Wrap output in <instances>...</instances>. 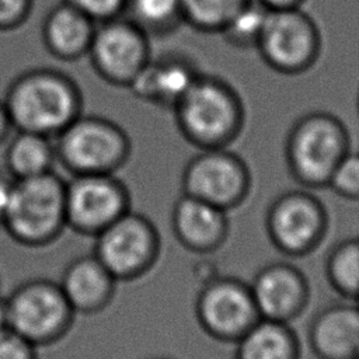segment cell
Returning a JSON list of instances; mask_svg holds the SVG:
<instances>
[{
  "instance_id": "cell-1",
  "label": "cell",
  "mask_w": 359,
  "mask_h": 359,
  "mask_svg": "<svg viewBox=\"0 0 359 359\" xmlns=\"http://www.w3.org/2000/svg\"><path fill=\"white\" fill-rule=\"evenodd\" d=\"M15 130L55 139L81 115V95L66 74L35 69L20 74L3 100Z\"/></svg>"
},
{
  "instance_id": "cell-2",
  "label": "cell",
  "mask_w": 359,
  "mask_h": 359,
  "mask_svg": "<svg viewBox=\"0 0 359 359\" xmlns=\"http://www.w3.org/2000/svg\"><path fill=\"white\" fill-rule=\"evenodd\" d=\"M172 111L184 139L199 150L229 147L245 122L244 102L236 88L217 76L203 73Z\"/></svg>"
},
{
  "instance_id": "cell-3",
  "label": "cell",
  "mask_w": 359,
  "mask_h": 359,
  "mask_svg": "<svg viewBox=\"0 0 359 359\" xmlns=\"http://www.w3.org/2000/svg\"><path fill=\"white\" fill-rule=\"evenodd\" d=\"M349 144V132L338 116L325 111L304 114L286 135L287 170L302 188H325L335 167L351 150Z\"/></svg>"
},
{
  "instance_id": "cell-4",
  "label": "cell",
  "mask_w": 359,
  "mask_h": 359,
  "mask_svg": "<svg viewBox=\"0 0 359 359\" xmlns=\"http://www.w3.org/2000/svg\"><path fill=\"white\" fill-rule=\"evenodd\" d=\"M1 227L18 244L39 248L67 227L66 181L55 171L15 180Z\"/></svg>"
},
{
  "instance_id": "cell-5",
  "label": "cell",
  "mask_w": 359,
  "mask_h": 359,
  "mask_svg": "<svg viewBox=\"0 0 359 359\" xmlns=\"http://www.w3.org/2000/svg\"><path fill=\"white\" fill-rule=\"evenodd\" d=\"M56 161L72 175L115 174L132 151L128 133L97 115H79L55 137Z\"/></svg>"
},
{
  "instance_id": "cell-6",
  "label": "cell",
  "mask_w": 359,
  "mask_h": 359,
  "mask_svg": "<svg viewBox=\"0 0 359 359\" xmlns=\"http://www.w3.org/2000/svg\"><path fill=\"white\" fill-rule=\"evenodd\" d=\"M6 302L8 327L36 348L65 338L76 316L59 282L46 278L20 283Z\"/></svg>"
},
{
  "instance_id": "cell-7",
  "label": "cell",
  "mask_w": 359,
  "mask_h": 359,
  "mask_svg": "<svg viewBox=\"0 0 359 359\" xmlns=\"http://www.w3.org/2000/svg\"><path fill=\"white\" fill-rule=\"evenodd\" d=\"M266 66L296 76L311 69L321 52V34L316 21L302 10H268L255 46Z\"/></svg>"
},
{
  "instance_id": "cell-8",
  "label": "cell",
  "mask_w": 359,
  "mask_h": 359,
  "mask_svg": "<svg viewBox=\"0 0 359 359\" xmlns=\"http://www.w3.org/2000/svg\"><path fill=\"white\" fill-rule=\"evenodd\" d=\"M160 251L156 224L130 209L95 236L93 254L116 280H135L154 266Z\"/></svg>"
},
{
  "instance_id": "cell-9",
  "label": "cell",
  "mask_w": 359,
  "mask_h": 359,
  "mask_svg": "<svg viewBox=\"0 0 359 359\" xmlns=\"http://www.w3.org/2000/svg\"><path fill=\"white\" fill-rule=\"evenodd\" d=\"M265 229L279 252L293 258L306 257L325 238L328 213L324 203L309 189L286 191L271 202Z\"/></svg>"
},
{
  "instance_id": "cell-10",
  "label": "cell",
  "mask_w": 359,
  "mask_h": 359,
  "mask_svg": "<svg viewBox=\"0 0 359 359\" xmlns=\"http://www.w3.org/2000/svg\"><path fill=\"white\" fill-rule=\"evenodd\" d=\"M181 188L182 194L229 212L247 199L251 172L247 163L227 147L205 149L185 164Z\"/></svg>"
},
{
  "instance_id": "cell-11",
  "label": "cell",
  "mask_w": 359,
  "mask_h": 359,
  "mask_svg": "<svg viewBox=\"0 0 359 359\" xmlns=\"http://www.w3.org/2000/svg\"><path fill=\"white\" fill-rule=\"evenodd\" d=\"M195 317L206 335L229 344H236L261 318L250 283L224 275L202 283Z\"/></svg>"
},
{
  "instance_id": "cell-12",
  "label": "cell",
  "mask_w": 359,
  "mask_h": 359,
  "mask_svg": "<svg viewBox=\"0 0 359 359\" xmlns=\"http://www.w3.org/2000/svg\"><path fill=\"white\" fill-rule=\"evenodd\" d=\"M130 210V192L115 174L72 175L66 181V223L95 237Z\"/></svg>"
},
{
  "instance_id": "cell-13",
  "label": "cell",
  "mask_w": 359,
  "mask_h": 359,
  "mask_svg": "<svg viewBox=\"0 0 359 359\" xmlns=\"http://www.w3.org/2000/svg\"><path fill=\"white\" fill-rule=\"evenodd\" d=\"M87 55L98 76L119 87H129L151 60L147 34L121 17L97 24Z\"/></svg>"
},
{
  "instance_id": "cell-14",
  "label": "cell",
  "mask_w": 359,
  "mask_h": 359,
  "mask_svg": "<svg viewBox=\"0 0 359 359\" xmlns=\"http://www.w3.org/2000/svg\"><path fill=\"white\" fill-rule=\"evenodd\" d=\"M261 318L290 324L307 307L310 285L294 265L278 261L262 266L250 283Z\"/></svg>"
},
{
  "instance_id": "cell-15",
  "label": "cell",
  "mask_w": 359,
  "mask_h": 359,
  "mask_svg": "<svg viewBox=\"0 0 359 359\" xmlns=\"http://www.w3.org/2000/svg\"><path fill=\"white\" fill-rule=\"evenodd\" d=\"M171 229L177 241L196 254L219 250L230 231L226 210L185 194L172 206Z\"/></svg>"
},
{
  "instance_id": "cell-16",
  "label": "cell",
  "mask_w": 359,
  "mask_h": 359,
  "mask_svg": "<svg viewBox=\"0 0 359 359\" xmlns=\"http://www.w3.org/2000/svg\"><path fill=\"white\" fill-rule=\"evenodd\" d=\"M116 279L94 255L72 259L59 280V286L76 314H97L105 310L115 294Z\"/></svg>"
},
{
  "instance_id": "cell-17",
  "label": "cell",
  "mask_w": 359,
  "mask_h": 359,
  "mask_svg": "<svg viewBox=\"0 0 359 359\" xmlns=\"http://www.w3.org/2000/svg\"><path fill=\"white\" fill-rule=\"evenodd\" d=\"M317 359H355L359 344V303H337L321 309L307 332Z\"/></svg>"
},
{
  "instance_id": "cell-18",
  "label": "cell",
  "mask_w": 359,
  "mask_h": 359,
  "mask_svg": "<svg viewBox=\"0 0 359 359\" xmlns=\"http://www.w3.org/2000/svg\"><path fill=\"white\" fill-rule=\"evenodd\" d=\"M201 72L181 56L150 60L129 88L140 100L174 108L199 77Z\"/></svg>"
},
{
  "instance_id": "cell-19",
  "label": "cell",
  "mask_w": 359,
  "mask_h": 359,
  "mask_svg": "<svg viewBox=\"0 0 359 359\" xmlns=\"http://www.w3.org/2000/svg\"><path fill=\"white\" fill-rule=\"evenodd\" d=\"M97 24L66 1L53 7L42 27L48 52L59 60H74L88 53Z\"/></svg>"
},
{
  "instance_id": "cell-20",
  "label": "cell",
  "mask_w": 359,
  "mask_h": 359,
  "mask_svg": "<svg viewBox=\"0 0 359 359\" xmlns=\"http://www.w3.org/2000/svg\"><path fill=\"white\" fill-rule=\"evenodd\" d=\"M302 348L287 323L259 318L237 342L234 359H300Z\"/></svg>"
},
{
  "instance_id": "cell-21",
  "label": "cell",
  "mask_w": 359,
  "mask_h": 359,
  "mask_svg": "<svg viewBox=\"0 0 359 359\" xmlns=\"http://www.w3.org/2000/svg\"><path fill=\"white\" fill-rule=\"evenodd\" d=\"M56 163L55 143L52 137L15 130L4 153V170L14 180H25L53 171Z\"/></svg>"
},
{
  "instance_id": "cell-22",
  "label": "cell",
  "mask_w": 359,
  "mask_h": 359,
  "mask_svg": "<svg viewBox=\"0 0 359 359\" xmlns=\"http://www.w3.org/2000/svg\"><path fill=\"white\" fill-rule=\"evenodd\" d=\"M330 286L345 300L359 303V237L335 244L325 259Z\"/></svg>"
},
{
  "instance_id": "cell-23",
  "label": "cell",
  "mask_w": 359,
  "mask_h": 359,
  "mask_svg": "<svg viewBox=\"0 0 359 359\" xmlns=\"http://www.w3.org/2000/svg\"><path fill=\"white\" fill-rule=\"evenodd\" d=\"M250 0H182V22L201 32H220Z\"/></svg>"
},
{
  "instance_id": "cell-24",
  "label": "cell",
  "mask_w": 359,
  "mask_h": 359,
  "mask_svg": "<svg viewBox=\"0 0 359 359\" xmlns=\"http://www.w3.org/2000/svg\"><path fill=\"white\" fill-rule=\"evenodd\" d=\"M125 11L146 34L170 31L182 22V0H128Z\"/></svg>"
},
{
  "instance_id": "cell-25",
  "label": "cell",
  "mask_w": 359,
  "mask_h": 359,
  "mask_svg": "<svg viewBox=\"0 0 359 359\" xmlns=\"http://www.w3.org/2000/svg\"><path fill=\"white\" fill-rule=\"evenodd\" d=\"M268 8L259 1L250 0L219 32L227 43L240 49H255L261 36Z\"/></svg>"
},
{
  "instance_id": "cell-26",
  "label": "cell",
  "mask_w": 359,
  "mask_h": 359,
  "mask_svg": "<svg viewBox=\"0 0 359 359\" xmlns=\"http://www.w3.org/2000/svg\"><path fill=\"white\" fill-rule=\"evenodd\" d=\"M328 188L348 201H359V151H348L335 167Z\"/></svg>"
},
{
  "instance_id": "cell-27",
  "label": "cell",
  "mask_w": 359,
  "mask_h": 359,
  "mask_svg": "<svg viewBox=\"0 0 359 359\" xmlns=\"http://www.w3.org/2000/svg\"><path fill=\"white\" fill-rule=\"evenodd\" d=\"M95 24H101L122 15L128 0H65Z\"/></svg>"
},
{
  "instance_id": "cell-28",
  "label": "cell",
  "mask_w": 359,
  "mask_h": 359,
  "mask_svg": "<svg viewBox=\"0 0 359 359\" xmlns=\"http://www.w3.org/2000/svg\"><path fill=\"white\" fill-rule=\"evenodd\" d=\"M0 359H38L36 346L7 328L0 332Z\"/></svg>"
},
{
  "instance_id": "cell-29",
  "label": "cell",
  "mask_w": 359,
  "mask_h": 359,
  "mask_svg": "<svg viewBox=\"0 0 359 359\" xmlns=\"http://www.w3.org/2000/svg\"><path fill=\"white\" fill-rule=\"evenodd\" d=\"M31 10L32 0H0V31L20 27Z\"/></svg>"
},
{
  "instance_id": "cell-30",
  "label": "cell",
  "mask_w": 359,
  "mask_h": 359,
  "mask_svg": "<svg viewBox=\"0 0 359 359\" xmlns=\"http://www.w3.org/2000/svg\"><path fill=\"white\" fill-rule=\"evenodd\" d=\"M14 182L15 180L6 170H0V226L11 201Z\"/></svg>"
},
{
  "instance_id": "cell-31",
  "label": "cell",
  "mask_w": 359,
  "mask_h": 359,
  "mask_svg": "<svg viewBox=\"0 0 359 359\" xmlns=\"http://www.w3.org/2000/svg\"><path fill=\"white\" fill-rule=\"evenodd\" d=\"M11 129H14V128H13L10 115L7 112L4 102L0 101V144H3L4 142L8 140Z\"/></svg>"
},
{
  "instance_id": "cell-32",
  "label": "cell",
  "mask_w": 359,
  "mask_h": 359,
  "mask_svg": "<svg viewBox=\"0 0 359 359\" xmlns=\"http://www.w3.org/2000/svg\"><path fill=\"white\" fill-rule=\"evenodd\" d=\"M268 10H285L302 7L306 0H257Z\"/></svg>"
},
{
  "instance_id": "cell-33",
  "label": "cell",
  "mask_w": 359,
  "mask_h": 359,
  "mask_svg": "<svg viewBox=\"0 0 359 359\" xmlns=\"http://www.w3.org/2000/svg\"><path fill=\"white\" fill-rule=\"evenodd\" d=\"M10 328L8 327V311H7V302L6 297L0 296V332Z\"/></svg>"
},
{
  "instance_id": "cell-34",
  "label": "cell",
  "mask_w": 359,
  "mask_h": 359,
  "mask_svg": "<svg viewBox=\"0 0 359 359\" xmlns=\"http://www.w3.org/2000/svg\"><path fill=\"white\" fill-rule=\"evenodd\" d=\"M355 359H359V344H358V348H356V352H355Z\"/></svg>"
},
{
  "instance_id": "cell-35",
  "label": "cell",
  "mask_w": 359,
  "mask_h": 359,
  "mask_svg": "<svg viewBox=\"0 0 359 359\" xmlns=\"http://www.w3.org/2000/svg\"><path fill=\"white\" fill-rule=\"evenodd\" d=\"M358 112H359V95H358Z\"/></svg>"
},
{
  "instance_id": "cell-36",
  "label": "cell",
  "mask_w": 359,
  "mask_h": 359,
  "mask_svg": "<svg viewBox=\"0 0 359 359\" xmlns=\"http://www.w3.org/2000/svg\"><path fill=\"white\" fill-rule=\"evenodd\" d=\"M153 359H168V358H153Z\"/></svg>"
}]
</instances>
